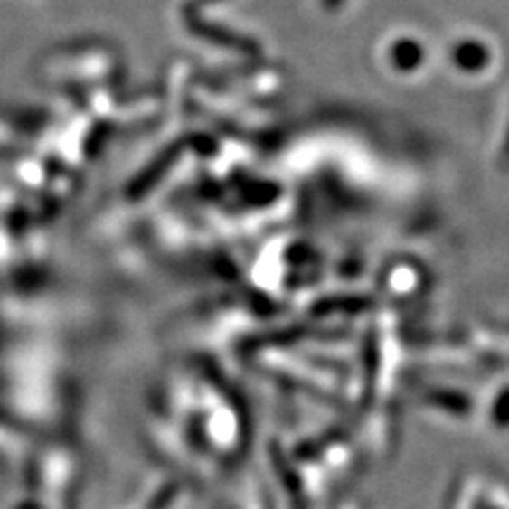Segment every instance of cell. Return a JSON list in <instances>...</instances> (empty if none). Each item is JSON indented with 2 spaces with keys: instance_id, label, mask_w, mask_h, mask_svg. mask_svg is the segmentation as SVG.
Segmentation results:
<instances>
[{
  "instance_id": "cell-1",
  "label": "cell",
  "mask_w": 509,
  "mask_h": 509,
  "mask_svg": "<svg viewBox=\"0 0 509 509\" xmlns=\"http://www.w3.org/2000/svg\"><path fill=\"white\" fill-rule=\"evenodd\" d=\"M456 61L462 69H467V71H476V69H481L488 61V57H485V50L481 48L479 42H465V45L457 48Z\"/></svg>"
},
{
  "instance_id": "cell-2",
  "label": "cell",
  "mask_w": 509,
  "mask_h": 509,
  "mask_svg": "<svg viewBox=\"0 0 509 509\" xmlns=\"http://www.w3.org/2000/svg\"><path fill=\"white\" fill-rule=\"evenodd\" d=\"M422 60V52L415 42H399L394 48V64L399 69H413Z\"/></svg>"
}]
</instances>
